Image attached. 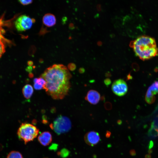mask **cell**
Listing matches in <instances>:
<instances>
[{
	"mask_svg": "<svg viewBox=\"0 0 158 158\" xmlns=\"http://www.w3.org/2000/svg\"><path fill=\"white\" fill-rule=\"evenodd\" d=\"M42 21L45 25L50 27L55 25L56 20L55 16L53 14L48 13L45 14L43 16Z\"/></svg>",
	"mask_w": 158,
	"mask_h": 158,
	"instance_id": "11",
	"label": "cell"
},
{
	"mask_svg": "<svg viewBox=\"0 0 158 158\" xmlns=\"http://www.w3.org/2000/svg\"><path fill=\"white\" fill-rule=\"evenodd\" d=\"M3 148V147L2 145L0 144V151H1Z\"/></svg>",
	"mask_w": 158,
	"mask_h": 158,
	"instance_id": "35",
	"label": "cell"
},
{
	"mask_svg": "<svg viewBox=\"0 0 158 158\" xmlns=\"http://www.w3.org/2000/svg\"><path fill=\"white\" fill-rule=\"evenodd\" d=\"M111 83V79L109 78H106L104 80V83L107 87H108Z\"/></svg>",
	"mask_w": 158,
	"mask_h": 158,
	"instance_id": "20",
	"label": "cell"
},
{
	"mask_svg": "<svg viewBox=\"0 0 158 158\" xmlns=\"http://www.w3.org/2000/svg\"><path fill=\"white\" fill-rule=\"evenodd\" d=\"M69 154V150L66 149H63L59 152V154L61 155L62 157H67Z\"/></svg>",
	"mask_w": 158,
	"mask_h": 158,
	"instance_id": "15",
	"label": "cell"
},
{
	"mask_svg": "<svg viewBox=\"0 0 158 158\" xmlns=\"http://www.w3.org/2000/svg\"><path fill=\"white\" fill-rule=\"evenodd\" d=\"M104 107L107 110H110L112 109V105L110 102H107L104 104Z\"/></svg>",
	"mask_w": 158,
	"mask_h": 158,
	"instance_id": "17",
	"label": "cell"
},
{
	"mask_svg": "<svg viewBox=\"0 0 158 158\" xmlns=\"http://www.w3.org/2000/svg\"><path fill=\"white\" fill-rule=\"evenodd\" d=\"M33 92L32 86L30 85L27 84L23 88L22 92L24 97L27 99H29L32 96Z\"/></svg>",
	"mask_w": 158,
	"mask_h": 158,
	"instance_id": "12",
	"label": "cell"
},
{
	"mask_svg": "<svg viewBox=\"0 0 158 158\" xmlns=\"http://www.w3.org/2000/svg\"><path fill=\"white\" fill-rule=\"evenodd\" d=\"M105 76L107 77H110L111 76V73L110 72H107L105 73Z\"/></svg>",
	"mask_w": 158,
	"mask_h": 158,
	"instance_id": "25",
	"label": "cell"
},
{
	"mask_svg": "<svg viewBox=\"0 0 158 158\" xmlns=\"http://www.w3.org/2000/svg\"><path fill=\"white\" fill-rule=\"evenodd\" d=\"M19 1L22 4L26 5L32 3V0H19Z\"/></svg>",
	"mask_w": 158,
	"mask_h": 158,
	"instance_id": "18",
	"label": "cell"
},
{
	"mask_svg": "<svg viewBox=\"0 0 158 158\" xmlns=\"http://www.w3.org/2000/svg\"><path fill=\"white\" fill-rule=\"evenodd\" d=\"M39 131V129L34 125L27 123H24L20 126L17 134L20 140L23 141L26 144L36 138Z\"/></svg>",
	"mask_w": 158,
	"mask_h": 158,
	"instance_id": "3",
	"label": "cell"
},
{
	"mask_svg": "<svg viewBox=\"0 0 158 158\" xmlns=\"http://www.w3.org/2000/svg\"><path fill=\"white\" fill-rule=\"evenodd\" d=\"M68 69L71 71H74L76 68V66L75 64L73 63H69L68 66Z\"/></svg>",
	"mask_w": 158,
	"mask_h": 158,
	"instance_id": "19",
	"label": "cell"
},
{
	"mask_svg": "<svg viewBox=\"0 0 158 158\" xmlns=\"http://www.w3.org/2000/svg\"><path fill=\"white\" fill-rule=\"evenodd\" d=\"M50 127L56 133L59 135L68 132L71 128V123L68 117L61 115L50 124Z\"/></svg>",
	"mask_w": 158,
	"mask_h": 158,
	"instance_id": "4",
	"label": "cell"
},
{
	"mask_svg": "<svg viewBox=\"0 0 158 158\" xmlns=\"http://www.w3.org/2000/svg\"><path fill=\"white\" fill-rule=\"evenodd\" d=\"M35 22L34 19L26 15H22L16 20L15 26L18 31H23L30 28Z\"/></svg>",
	"mask_w": 158,
	"mask_h": 158,
	"instance_id": "5",
	"label": "cell"
},
{
	"mask_svg": "<svg viewBox=\"0 0 158 158\" xmlns=\"http://www.w3.org/2000/svg\"><path fill=\"white\" fill-rule=\"evenodd\" d=\"M1 30L0 29V40H4V39H5L4 38V37L2 36V35H1Z\"/></svg>",
	"mask_w": 158,
	"mask_h": 158,
	"instance_id": "27",
	"label": "cell"
},
{
	"mask_svg": "<svg viewBox=\"0 0 158 158\" xmlns=\"http://www.w3.org/2000/svg\"><path fill=\"white\" fill-rule=\"evenodd\" d=\"M5 51V50L4 45L1 40H0V58Z\"/></svg>",
	"mask_w": 158,
	"mask_h": 158,
	"instance_id": "16",
	"label": "cell"
},
{
	"mask_svg": "<svg viewBox=\"0 0 158 158\" xmlns=\"http://www.w3.org/2000/svg\"><path fill=\"white\" fill-rule=\"evenodd\" d=\"M153 146V142L152 141H150L149 144V150L151 149V148Z\"/></svg>",
	"mask_w": 158,
	"mask_h": 158,
	"instance_id": "23",
	"label": "cell"
},
{
	"mask_svg": "<svg viewBox=\"0 0 158 158\" xmlns=\"http://www.w3.org/2000/svg\"><path fill=\"white\" fill-rule=\"evenodd\" d=\"M85 70L83 68H80L79 69V72L80 73H85Z\"/></svg>",
	"mask_w": 158,
	"mask_h": 158,
	"instance_id": "22",
	"label": "cell"
},
{
	"mask_svg": "<svg viewBox=\"0 0 158 158\" xmlns=\"http://www.w3.org/2000/svg\"><path fill=\"white\" fill-rule=\"evenodd\" d=\"M40 143L44 146L49 145L52 140V136L49 131H44L40 134L37 138Z\"/></svg>",
	"mask_w": 158,
	"mask_h": 158,
	"instance_id": "10",
	"label": "cell"
},
{
	"mask_svg": "<svg viewBox=\"0 0 158 158\" xmlns=\"http://www.w3.org/2000/svg\"><path fill=\"white\" fill-rule=\"evenodd\" d=\"M84 139L87 144L93 146L99 142L100 140V137L98 132L92 131L87 132L85 134Z\"/></svg>",
	"mask_w": 158,
	"mask_h": 158,
	"instance_id": "8",
	"label": "cell"
},
{
	"mask_svg": "<svg viewBox=\"0 0 158 158\" xmlns=\"http://www.w3.org/2000/svg\"><path fill=\"white\" fill-rule=\"evenodd\" d=\"M158 94V80L154 82L149 87L146 92L145 99L149 104L153 103L155 100V95Z\"/></svg>",
	"mask_w": 158,
	"mask_h": 158,
	"instance_id": "7",
	"label": "cell"
},
{
	"mask_svg": "<svg viewBox=\"0 0 158 158\" xmlns=\"http://www.w3.org/2000/svg\"><path fill=\"white\" fill-rule=\"evenodd\" d=\"M153 128L154 129V130L157 132V133L156 135L158 136V128L154 127Z\"/></svg>",
	"mask_w": 158,
	"mask_h": 158,
	"instance_id": "30",
	"label": "cell"
},
{
	"mask_svg": "<svg viewBox=\"0 0 158 158\" xmlns=\"http://www.w3.org/2000/svg\"><path fill=\"white\" fill-rule=\"evenodd\" d=\"M46 81L44 89L54 99H61L68 94L71 75L62 64H55L47 68L41 75Z\"/></svg>",
	"mask_w": 158,
	"mask_h": 158,
	"instance_id": "1",
	"label": "cell"
},
{
	"mask_svg": "<svg viewBox=\"0 0 158 158\" xmlns=\"http://www.w3.org/2000/svg\"><path fill=\"white\" fill-rule=\"evenodd\" d=\"M122 123V121L120 120H118L117 121V123L119 125H121Z\"/></svg>",
	"mask_w": 158,
	"mask_h": 158,
	"instance_id": "34",
	"label": "cell"
},
{
	"mask_svg": "<svg viewBox=\"0 0 158 158\" xmlns=\"http://www.w3.org/2000/svg\"><path fill=\"white\" fill-rule=\"evenodd\" d=\"M34 88L36 90H40L43 88L46 84V81L42 77L35 78L33 80Z\"/></svg>",
	"mask_w": 158,
	"mask_h": 158,
	"instance_id": "13",
	"label": "cell"
},
{
	"mask_svg": "<svg viewBox=\"0 0 158 158\" xmlns=\"http://www.w3.org/2000/svg\"><path fill=\"white\" fill-rule=\"evenodd\" d=\"M7 158H23L22 154L19 152L12 151L10 152L7 155Z\"/></svg>",
	"mask_w": 158,
	"mask_h": 158,
	"instance_id": "14",
	"label": "cell"
},
{
	"mask_svg": "<svg viewBox=\"0 0 158 158\" xmlns=\"http://www.w3.org/2000/svg\"><path fill=\"white\" fill-rule=\"evenodd\" d=\"M70 27L72 29H73L74 28L73 25L72 23L70 25Z\"/></svg>",
	"mask_w": 158,
	"mask_h": 158,
	"instance_id": "33",
	"label": "cell"
},
{
	"mask_svg": "<svg viewBox=\"0 0 158 158\" xmlns=\"http://www.w3.org/2000/svg\"><path fill=\"white\" fill-rule=\"evenodd\" d=\"M111 90L116 95L119 97L123 96L128 92V85L123 80L119 79L114 82L112 85Z\"/></svg>",
	"mask_w": 158,
	"mask_h": 158,
	"instance_id": "6",
	"label": "cell"
},
{
	"mask_svg": "<svg viewBox=\"0 0 158 158\" xmlns=\"http://www.w3.org/2000/svg\"><path fill=\"white\" fill-rule=\"evenodd\" d=\"M85 99L90 104L95 105L98 103L101 98L98 92L91 90L88 92Z\"/></svg>",
	"mask_w": 158,
	"mask_h": 158,
	"instance_id": "9",
	"label": "cell"
},
{
	"mask_svg": "<svg viewBox=\"0 0 158 158\" xmlns=\"http://www.w3.org/2000/svg\"><path fill=\"white\" fill-rule=\"evenodd\" d=\"M97 9L99 11H100L101 10V6L100 4H98L97 5Z\"/></svg>",
	"mask_w": 158,
	"mask_h": 158,
	"instance_id": "26",
	"label": "cell"
},
{
	"mask_svg": "<svg viewBox=\"0 0 158 158\" xmlns=\"http://www.w3.org/2000/svg\"><path fill=\"white\" fill-rule=\"evenodd\" d=\"M130 47L133 48L135 55L142 60L149 59L158 54V48L154 39L142 35L130 42Z\"/></svg>",
	"mask_w": 158,
	"mask_h": 158,
	"instance_id": "2",
	"label": "cell"
},
{
	"mask_svg": "<svg viewBox=\"0 0 158 158\" xmlns=\"http://www.w3.org/2000/svg\"><path fill=\"white\" fill-rule=\"evenodd\" d=\"M145 158H151V155L150 154H148L145 155Z\"/></svg>",
	"mask_w": 158,
	"mask_h": 158,
	"instance_id": "31",
	"label": "cell"
},
{
	"mask_svg": "<svg viewBox=\"0 0 158 158\" xmlns=\"http://www.w3.org/2000/svg\"><path fill=\"white\" fill-rule=\"evenodd\" d=\"M27 69L28 71L30 72L32 70V68L30 66H29L27 68Z\"/></svg>",
	"mask_w": 158,
	"mask_h": 158,
	"instance_id": "29",
	"label": "cell"
},
{
	"mask_svg": "<svg viewBox=\"0 0 158 158\" xmlns=\"http://www.w3.org/2000/svg\"><path fill=\"white\" fill-rule=\"evenodd\" d=\"M28 65L29 66H31L33 65V62L32 61H30L28 62Z\"/></svg>",
	"mask_w": 158,
	"mask_h": 158,
	"instance_id": "28",
	"label": "cell"
},
{
	"mask_svg": "<svg viewBox=\"0 0 158 158\" xmlns=\"http://www.w3.org/2000/svg\"><path fill=\"white\" fill-rule=\"evenodd\" d=\"M111 134L110 132L109 131H107L106 134V136L107 138H109L110 137Z\"/></svg>",
	"mask_w": 158,
	"mask_h": 158,
	"instance_id": "24",
	"label": "cell"
},
{
	"mask_svg": "<svg viewBox=\"0 0 158 158\" xmlns=\"http://www.w3.org/2000/svg\"><path fill=\"white\" fill-rule=\"evenodd\" d=\"M97 44L99 46H101L102 45V42L101 41H99L97 42Z\"/></svg>",
	"mask_w": 158,
	"mask_h": 158,
	"instance_id": "32",
	"label": "cell"
},
{
	"mask_svg": "<svg viewBox=\"0 0 158 158\" xmlns=\"http://www.w3.org/2000/svg\"><path fill=\"white\" fill-rule=\"evenodd\" d=\"M130 154L132 156H134L136 155V152L134 150H131L130 151Z\"/></svg>",
	"mask_w": 158,
	"mask_h": 158,
	"instance_id": "21",
	"label": "cell"
}]
</instances>
